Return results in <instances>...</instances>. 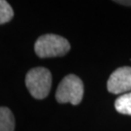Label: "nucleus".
I'll return each instance as SVG.
<instances>
[{"mask_svg":"<svg viewBox=\"0 0 131 131\" xmlns=\"http://www.w3.org/2000/svg\"><path fill=\"white\" fill-rule=\"evenodd\" d=\"M34 50L36 54L42 58L63 56L70 51V44L59 35L45 34L38 38Z\"/></svg>","mask_w":131,"mask_h":131,"instance_id":"1","label":"nucleus"},{"mask_svg":"<svg viewBox=\"0 0 131 131\" xmlns=\"http://www.w3.org/2000/svg\"><path fill=\"white\" fill-rule=\"evenodd\" d=\"M25 84L34 98H46L52 86V74L44 67L33 68L26 74Z\"/></svg>","mask_w":131,"mask_h":131,"instance_id":"2","label":"nucleus"},{"mask_svg":"<svg viewBox=\"0 0 131 131\" xmlns=\"http://www.w3.org/2000/svg\"><path fill=\"white\" fill-rule=\"evenodd\" d=\"M84 96V84L76 75H67L60 82L56 93V99L58 103H71L78 105Z\"/></svg>","mask_w":131,"mask_h":131,"instance_id":"3","label":"nucleus"},{"mask_svg":"<svg viewBox=\"0 0 131 131\" xmlns=\"http://www.w3.org/2000/svg\"><path fill=\"white\" fill-rule=\"evenodd\" d=\"M107 89L109 92L119 94L131 89V67L123 66L113 72L108 80Z\"/></svg>","mask_w":131,"mask_h":131,"instance_id":"4","label":"nucleus"},{"mask_svg":"<svg viewBox=\"0 0 131 131\" xmlns=\"http://www.w3.org/2000/svg\"><path fill=\"white\" fill-rule=\"evenodd\" d=\"M15 117L11 110L0 107V131H14Z\"/></svg>","mask_w":131,"mask_h":131,"instance_id":"5","label":"nucleus"},{"mask_svg":"<svg viewBox=\"0 0 131 131\" xmlns=\"http://www.w3.org/2000/svg\"><path fill=\"white\" fill-rule=\"evenodd\" d=\"M115 107L118 113L131 116V92L119 96L115 102Z\"/></svg>","mask_w":131,"mask_h":131,"instance_id":"6","label":"nucleus"},{"mask_svg":"<svg viewBox=\"0 0 131 131\" xmlns=\"http://www.w3.org/2000/svg\"><path fill=\"white\" fill-rule=\"evenodd\" d=\"M13 17L14 11L11 5L5 0H0V24L10 21Z\"/></svg>","mask_w":131,"mask_h":131,"instance_id":"7","label":"nucleus"},{"mask_svg":"<svg viewBox=\"0 0 131 131\" xmlns=\"http://www.w3.org/2000/svg\"><path fill=\"white\" fill-rule=\"evenodd\" d=\"M117 3L122 5H126V6H131V1H116Z\"/></svg>","mask_w":131,"mask_h":131,"instance_id":"8","label":"nucleus"}]
</instances>
